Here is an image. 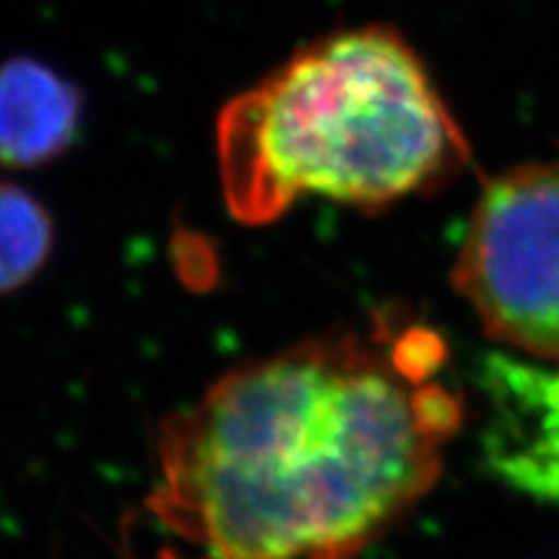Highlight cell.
Returning <instances> with one entry per match:
<instances>
[{"mask_svg": "<svg viewBox=\"0 0 559 559\" xmlns=\"http://www.w3.org/2000/svg\"><path fill=\"white\" fill-rule=\"evenodd\" d=\"M443 340L432 330H423V326H412V330L402 332L400 337L391 342L389 349V362L412 386L428 381V376L436 373L443 366Z\"/></svg>", "mask_w": 559, "mask_h": 559, "instance_id": "52a82bcc", "label": "cell"}, {"mask_svg": "<svg viewBox=\"0 0 559 559\" xmlns=\"http://www.w3.org/2000/svg\"><path fill=\"white\" fill-rule=\"evenodd\" d=\"M412 391L358 334L241 362L160 423L148 508L213 559H355L440 474Z\"/></svg>", "mask_w": 559, "mask_h": 559, "instance_id": "6da1fadb", "label": "cell"}, {"mask_svg": "<svg viewBox=\"0 0 559 559\" xmlns=\"http://www.w3.org/2000/svg\"><path fill=\"white\" fill-rule=\"evenodd\" d=\"M469 156L425 60L383 24L306 41L215 122L221 192L243 226L304 198L376 213L440 187Z\"/></svg>", "mask_w": 559, "mask_h": 559, "instance_id": "7a4b0ae2", "label": "cell"}, {"mask_svg": "<svg viewBox=\"0 0 559 559\" xmlns=\"http://www.w3.org/2000/svg\"><path fill=\"white\" fill-rule=\"evenodd\" d=\"M481 453L498 479L559 506V368L495 353L481 360Z\"/></svg>", "mask_w": 559, "mask_h": 559, "instance_id": "277c9868", "label": "cell"}, {"mask_svg": "<svg viewBox=\"0 0 559 559\" xmlns=\"http://www.w3.org/2000/svg\"><path fill=\"white\" fill-rule=\"evenodd\" d=\"M453 285L489 337L559 366V160L513 166L487 181Z\"/></svg>", "mask_w": 559, "mask_h": 559, "instance_id": "3957f363", "label": "cell"}, {"mask_svg": "<svg viewBox=\"0 0 559 559\" xmlns=\"http://www.w3.org/2000/svg\"><path fill=\"white\" fill-rule=\"evenodd\" d=\"M81 91L47 62H0V166L39 169L75 143L81 130Z\"/></svg>", "mask_w": 559, "mask_h": 559, "instance_id": "5b68a950", "label": "cell"}, {"mask_svg": "<svg viewBox=\"0 0 559 559\" xmlns=\"http://www.w3.org/2000/svg\"><path fill=\"white\" fill-rule=\"evenodd\" d=\"M412 402H415L417 419L423 423V428L438 440L453 436L461 419H464V407H461L459 396H453L443 386H436V383H419V386H415Z\"/></svg>", "mask_w": 559, "mask_h": 559, "instance_id": "ba28073f", "label": "cell"}, {"mask_svg": "<svg viewBox=\"0 0 559 559\" xmlns=\"http://www.w3.org/2000/svg\"><path fill=\"white\" fill-rule=\"evenodd\" d=\"M160 559H179V555H174L171 549H166V551H160Z\"/></svg>", "mask_w": 559, "mask_h": 559, "instance_id": "9c48e42d", "label": "cell"}, {"mask_svg": "<svg viewBox=\"0 0 559 559\" xmlns=\"http://www.w3.org/2000/svg\"><path fill=\"white\" fill-rule=\"evenodd\" d=\"M55 223L47 207L11 181H0V298L32 283L50 260Z\"/></svg>", "mask_w": 559, "mask_h": 559, "instance_id": "8992f818", "label": "cell"}]
</instances>
